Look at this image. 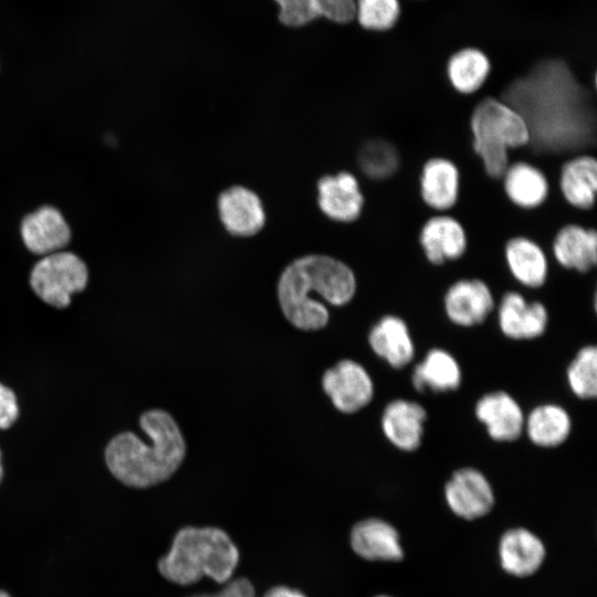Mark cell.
<instances>
[{
    "mask_svg": "<svg viewBox=\"0 0 597 597\" xmlns=\"http://www.w3.org/2000/svg\"><path fill=\"white\" fill-rule=\"evenodd\" d=\"M150 443L130 431L116 434L106 446L105 462L111 473L130 488H149L168 480L185 460L187 446L172 416L150 409L139 417Z\"/></svg>",
    "mask_w": 597,
    "mask_h": 597,
    "instance_id": "obj_2",
    "label": "cell"
},
{
    "mask_svg": "<svg viewBox=\"0 0 597 597\" xmlns=\"http://www.w3.org/2000/svg\"><path fill=\"white\" fill-rule=\"evenodd\" d=\"M367 339L373 353L394 369L407 367L416 356L410 328L398 315L380 317L369 329Z\"/></svg>",
    "mask_w": 597,
    "mask_h": 597,
    "instance_id": "obj_16",
    "label": "cell"
},
{
    "mask_svg": "<svg viewBox=\"0 0 597 597\" xmlns=\"http://www.w3.org/2000/svg\"><path fill=\"white\" fill-rule=\"evenodd\" d=\"M0 597H10L6 591L0 590Z\"/></svg>",
    "mask_w": 597,
    "mask_h": 597,
    "instance_id": "obj_35",
    "label": "cell"
},
{
    "mask_svg": "<svg viewBox=\"0 0 597 597\" xmlns=\"http://www.w3.org/2000/svg\"><path fill=\"white\" fill-rule=\"evenodd\" d=\"M357 280L345 262L325 254H307L291 262L277 282V300L284 317L302 331H320L329 322L328 304L343 306L355 296Z\"/></svg>",
    "mask_w": 597,
    "mask_h": 597,
    "instance_id": "obj_1",
    "label": "cell"
},
{
    "mask_svg": "<svg viewBox=\"0 0 597 597\" xmlns=\"http://www.w3.org/2000/svg\"><path fill=\"white\" fill-rule=\"evenodd\" d=\"M442 305L449 322L463 328L483 324L496 306L491 287L478 277L460 279L450 284Z\"/></svg>",
    "mask_w": 597,
    "mask_h": 597,
    "instance_id": "obj_8",
    "label": "cell"
},
{
    "mask_svg": "<svg viewBox=\"0 0 597 597\" xmlns=\"http://www.w3.org/2000/svg\"><path fill=\"white\" fill-rule=\"evenodd\" d=\"M263 597H306L297 589H292L286 586H275L269 589Z\"/></svg>",
    "mask_w": 597,
    "mask_h": 597,
    "instance_id": "obj_33",
    "label": "cell"
},
{
    "mask_svg": "<svg viewBox=\"0 0 597 597\" xmlns=\"http://www.w3.org/2000/svg\"><path fill=\"white\" fill-rule=\"evenodd\" d=\"M443 494L452 513L470 521L490 513L495 502L491 482L473 467L455 470L444 483Z\"/></svg>",
    "mask_w": 597,
    "mask_h": 597,
    "instance_id": "obj_7",
    "label": "cell"
},
{
    "mask_svg": "<svg viewBox=\"0 0 597 597\" xmlns=\"http://www.w3.org/2000/svg\"><path fill=\"white\" fill-rule=\"evenodd\" d=\"M191 597H256L253 585L248 578L239 577L227 582L221 591L213 595H196Z\"/></svg>",
    "mask_w": 597,
    "mask_h": 597,
    "instance_id": "obj_32",
    "label": "cell"
},
{
    "mask_svg": "<svg viewBox=\"0 0 597 597\" xmlns=\"http://www.w3.org/2000/svg\"><path fill=\"white\" fill-rule=\"evenodd\" d=\"M239 549L219 527L180 528L168 553L158 562L159 573L177 585H190L203 577L229 582L239 563Z\"/></svg>",
    "mask_w": 597,
    "mask_h": 597,
    "instance_id": "obj_3",
    "label": "cell"
},
{
    "mask_svg": "<svg viewBox=\"0 0 597 597\" xmlns=\"http://www.w3.org/2000/svg\"><path fill=\"white\" fill-rule=\"evenodd\" d=\"M19 417V406L12 389L0 383V429L10 428Z\"/></svg>",
    "mask_w": 597,
    "mask_h": 597,
    "instance_id": "obj_31",
    "label": "cell"
},
{
    "mask_svg": "<svg viewBox=\"0 0 597 597\" xmlns=\"http://www.w3.org/2000/svg\"><path fill=\"white\" fill-rule=\"evenodd\" d=\"M88 271L85 263L72 252L59 251L44 255L32 269L30 284L46 304L64 308L71 296L83 291Z\"/></svg>",
    "mask_w": 597,
    "mask_h": 597,
    "instance_id": "obj_5",
    "label": "cell"
},
{
    "mask_svg": "<svg viewBox=\"0 0 597 597\" xmlns=\"http://www.w3.org/2000/svg\"><path fill=\"white\" fill-rule=\"evenodd\" d=\"M322 388L333 406L347 415L367 407L375 395V385L367 369L349 358L337 362L324 371Z\"/></svg>",
    "mask_w": 597,
    "mask_h": 597,
    "instance_id": "obj_6",
    "label": "cell"
},
{
    "mask_svg": "<svg viewBox=\"0 0 597 597\" xmlns=\"http://www.w3.org/2000/svg\"><path fill=\"white\" fill-rule=\"evenodd\" d=\"M501 179L505 196L517 208L535 209L548 197L549 184L546 175L527 161L510 164Z\"/></svg>",
    "mask_w": 597,
    "mask_h": 597,
    "instance_id": "obj_26",
    "label": "cell"
},
{
    "mask_svg": "<svg viewBox=\"0 0 597 597\" xmlns=\"http://www.w3.org/2000/svg\"><path fill=\"white\" fill-rule=\"evenodd\" d=\"M500 332L512 341H533L543 336L549 323L548 310L540 301H528L516 291L505 292L496 311Z\"/></svg>",
    "mask_w": 597,
    "mask_h": 597,
    "instance_id": "obj_10",
    "label": "cell"
},
{
    "mask_svg": "<svg viewBox=\"0 0 597 597\" xmlns=\"http://www.w3.org/2000/svg\"><path fill=\"white\" fill-rule=\"evenodd\" d=\"M572 430V416L559 404L543 402L525 415L524 433L538 448L561 447L568 440Z\"/></svg>",
    "mask_w": 597,
    "mask_h": 597,
    "instance_id": "obj_24",
    "label": "cell"
},
{
    "mask_svg": "<svg viewBox=\"0 0 597 597\" xmlns=\"http://www.w3.org/2000/svg\"><path fill=\"white\" fill-rule=\"evenodd\" d=\"M474 417L489 438L499 443L519 440L524 433L525 412L520 402L505 390L482 395L474 405Z\"/></svg>",
    "mask_w": 597,
    "mask_h": 597,
    "instance_id": "obj_9",
    "label": "cell"
},
{
    "mask_svg": "<svg viewBox=\"0 0 597 597\" xmlns=\"http://www.w3.org/2000/svg\"><path fill=\"white\" fill-rule=\"evenodd\" d=\"M504 260L509 272L521 285L542 287L548 277L549 264L543 248L533 239L516 235L504 245Z\"/></svg>",
    "mask_w": 597,
    "mask_h": 597,
    "instance_id": "obj_22",
    "label": "cell"
},
{
    "mask_svg": "<svg viewBox=\"0 0 597 597\" xmlns=\"http://www.w3.org/2000/svg\"><path fill=\"white\" fill-rule=\"evenodd\" d=\"M350 546L367 561L397 562L404 557L396 528L376 517L362 520L353 526Z\"/></svg>",
    "mask_w": 597,
    "mask_h": 597,
    "instance_id": "obj_19",
    "label": "cell"
},
{
    "mask_svg": "<svg viewBox=\"0 0 597 597\" xmlns=\"http://www.w3.org/2000/svg\"><path fill=\"white\" fill-rule=\"evenodd\" d=\"M218 213L224 229L232 235L251 237L261 231L265 212L260 197L243 186H232L218 197Z\"/></svg>",
    "mask_w": 597,
    "mask_h": 597,
    "instance_id": "obj_14",
    "label": "cell"
},
{
    "mask_svg": "<svg viewBox=\"0 0 597 597\" xmlns=\"http://www.w3.org/2000/svg\"><path fill=\"white\" fill-rule=\"evenodd\" d=\"M420 197L423 203L438 213L452 209L460 195V171L446 157H431L423 164L419 178Z\"/></svg>",
    "mask_w": 597,
    "mask_h": 597,
    "instance_id": "obj_17",
    "label": "cell"
},
{
    "mask_svg": "<svg viewBox=\"0 0 597 597\" xmlns=\"http://www.w3.org/2000/svg\"><path fill=\"white\" fill-rule=\"evenodd\" d=\"M559 189L573 208H594L597 192V160L591 155H577L566 160L559 172Z\"/></svg>",
    "mask_w": 597,
    "mask_h": 597,
    "instance_id": "obj_25",
    "label": "cell"
},
{
    "mask_svg": "<svg viewBox=\"0 0 597 597\" xmlns=\"http://www.w3.org/2000/svg\"><path fill=\"white\" fill-rule=\"evenodd\" d=\"M472 147L492 179H501L509 167V151L527 146L531 132L522 114L505 101L489 96L479 102L470 117Z\"/></svg>",
    "mask_w": 597,
    "mask_h": 597,
    "instance_id": "obj_4",
    "label": "cell"
},
{
    "mask_svg": "<svg viewBox=\"0 0 597 597\" xmlns=\"http://www.w3.org/2000/svg\"><path fill=\"white\" fill-rule=\"evenodd\" d=\"M566 381L572 394L582 400L597 396V347H580L566 368Z\"/></svg>",
    "mask_w": 597,
    "mask_h": 597,
    "instance_id": "obj_29",
    "label": "cell"
},
{
    "mask_svg": "<svg viewBox=\"0 0 597 597\" xmlns=\"http://www.w3.org/2000/svg\"><path fill=\"white\" fill-rule=\"evenodd\" d=\"M3 479V468H2V463H1V451H0V483Z\"/></svg>",
    "mask_w": 597,
    "mask_h": 597,
    "instance_id": "obj_34",
    "label": "cell"
},
{
    "mask_svg": "<svg viewBox=\"0 0 597 597\" xmlns=\"http://www.w3.org/2000/svg\"><path fill=\"white\" fill-rule=\"evenodd\" d=\"M427 409L418 401L396 398L384 408L380 428L387 441L401 452L417 451L423 440Z\"/></svg>",
    "mask_w": 597,
    "mask_h": 597,
    "instance_id": "obj_11",
    "label": "cell"
},
{
    "mask_svg": "<svg viewBox=\"0 0 597 597\" xmlns=\"http://www.w3.org/2000/svg\"><path fill=\"white\" fill-rule=\"evenodd\" d=\"M376 597H390V596H386V595H380V596H376Z\"/></svg>",
    "mask_w": 597,
    "mask_h": 597,
    "instance_id": "obj_36",
    "label": "cell"
},
{
    "mask_svg": "<svg viewBox=\"0 0 597 597\" xmlns=\"http://www.w3.org/2000/svg\"><path fill=\"white\" fill-rule=\"evenodd\" d=\"M552 252L562 268L588 273L597 264V232L578 223H567L555 233Z\"/></svg>",
    "mask_w": 597,
    "mask_h": 597,
    "instance_id": "obj_18",
    "label": "cell"
},
{
    "mask_svg": "<svg viewBox=\"0 0 597 597\" xmlns=\"http://www.w3.org/2000/svg\"><path fill=\"white\" fill-rule=\"evenodd\" d=\"M462 378L458 359L449 350L433 347L413 367L411 385L418 392L447 394L455 391Z\"/></svg>",
    "mask_w": 597,
    "mask_h": 597,
    "instance_id": "obj_20",
    "label": "cell"
},
{
    "mask_svg": "<svg viewBox=\"0 0 597 597\" xmlns=\"http://www.w3.org/2000/svg\"><path fill=\"white\" fill-rule=\"evenodd\" d=\"M545 554L543 542L526 528H511L501 536L500 563L510 575L527 577L535 574L542 566Z\"/></svg>",
    "mask_w": 597,
    "mask_h": 597,
    "instance_id": "obj_23",
    "label": "cell"
},
{
    "mask_svg": "<svg viewBox=\"0 0 597 597\" xmlns=\"http://www.w3.org/2000/svg\"><path fill=\"white\" fill-rule=\"evenodd\" d=\"M21 234L31 252L48 255L61 251L69 243L71 231L59 210L42 207L23 219Z\"/></svg>",
    "mask_w": 597,
    "mask_h": 597,
    "instance_id": "obj_21",
    "label": "cell"
},
{
    "mask_svg": "<svg viewBox=\"0 0 597 597\" xmlns=\"http://www.w3.org/2000/svg\"><path fill=\"white\" fill-rule=\"evenodd\" d=\"M400 14L398 0H356L355 19L369 31L391 29Z\"/></svg>",
    "mask_w": 597,
    "mask_h": 597,
    "instance_id": "obj_30",
    "label": "cell"
},
{
    "mask_svg": "<svg viewBox=\"0 0 597 597\" xmlns=\"http://www.w3.org/2000/svg\"><path fill=\"white\" fill-rule=\"evenodd\" d=\"M279 23L301 29L317 20L348 24L355 19L356 0H272Z\"/></svg>",
    "mask_w": 597,
    "mask_h": 597,
    "instance_id": "obj_15",
    "label": "cell"
},
{
    "mask_svg": "<svg viewBox=\"0 0 597 597\" xmlns=\"http://www.w3.org/2000/svg\"><path fill=\"white\" fill-rule=\"evenodd\" d=\"M491 62L476 48H464L452 54L447 63V76L454 91L463 95L478 92L488 80Z\"/></svg>",
    "mask_w": 597,
    "mask_h": 597,
    "instance_id": "obj_27",
    "label": "cell"
},
{
    "mask_svg": "<svg viewBox=\"0 0 597 597\" xmlns=\"http://www.w3.org/2000/svg\"><path fill=\"white\" fill-rule=\"evenodd\" d=\"M359 169L373 180L391 177L400 166L397 148L381 138L369 139L362 145L357 154Z\"/></svg>",
    "mask_w": 597,
    "mask_h": 597,
    "instance_id": "obj_28",
    "label": "cell"
},
{
    "mask_svg": "<svg viewBox=\"0 0 597 597\" xmlns=\"http://www.w3.org/2000/svg\"><path fill=\"white\" fill-rule=\"evenodd\" d=\"M419 243L426 260L436 266L459 260L468 249V234L453 216L437 213L420 228Z\"/></svg>",
    "mask_w": 597,
    "mask_h": 597,
    "instance_id": "obj_12",
    "label": "cell"
},
{
    "mask_svg": "<svg viewBox=\"0 0 597 597\" xmlns=\"http://www.w3.org/2000/svg\"><path fill=\"white\" fill-rule=\"evenodd\" d=\"M317 203L331 220L349 223L363 211L365 198L357 178L348 171L326 175L317 181Z\"/></svg>",
    "mask_w": 597,
    "mask_h": 597,
    "instance_id": "obj_13",
    "label": "cell"
}]
</instances>
